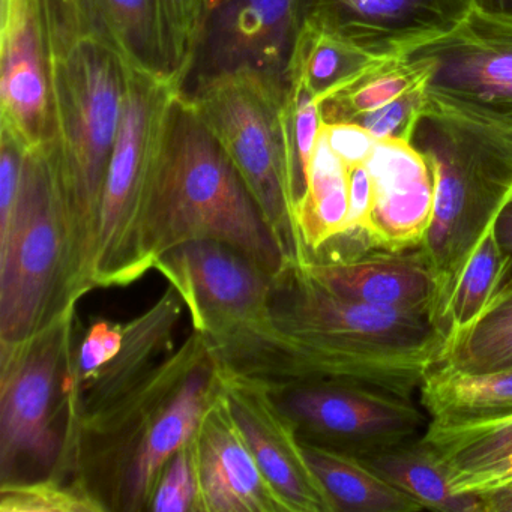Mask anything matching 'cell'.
Returning a JSON list of instances; mask_svg holds the SVG:
<instances>
[{
    "mask_svg": "<svg viewBox=\"0 0 512 512\" xmlns=\"http://www.w3.org/2000/svg\"><path fill=\"white\" fill-rule=\"evenodd\" d=\"M473 4L494 13L509 14L512 16V0H473Z\"/></svg>",
    "mask_w": 512,
    "mask_h": 512,
    "instance_id": "41",
    "label": "cell"
},
{
    "mask_svg": "<svg viewBox=\"0 0 512 512\" xmlns=\"http://www.w3.org/2000/svg\"><path fill=\"white\" fill-rule=\"evenodd\" d=\"M73 226L52 149L25 151L19 197L0 230V346H14L76 308Z\"/></svg>",
    "mask_w": 512,
    "mask_h": 512,
    "instance_id": "5",
    "label": "cell"
},
{
    "mask_svg": "<svg viewBox=\"0 0 512 512\" xmlns=\"http://www.w3.org/2000/svg\"><path fill=\"white\" fill-rule=\"evenodd\" d=\"M161 44L170 73L185 77L208 10L206 0H155Z\"/></svg>",
    "mask_w": 512,
    "mask_h": 512,
    "instance_id": "33",
    "label": "cell"
},
{
    "mask_svg": "<svg viewBox=\"0 0 512 512\" xmlns=\"http://www.w3.org/2000/svg\"><path fill=\"white\" fill-rule=\"evenodd\" d=\"M434 71L428 88L512 113V16L472 4L451 28L410 50Z\"/></svg>",
    "mask_w": 512,
    "mask_h": 512,
    "instance_id": "12",
    "label": "cell"
},
{
    "mask_svg": "<svg viewBox=\"0 0 512 512\" xmlns=\"http://www.w3.org/2000/svg\"><path fill=\"white\" fill-rule=\"evenodd\" d=\"M301 26L298 0H217L203 17L182 89L239 73L290 83Z\"/></svg>",
    "mask_w": 512,
    "mask_h": 512,
    "instance_id": "11",
    "label": "cell"
},
{
    "mask_svg": "<svg viewBox=\"0 0 512 512\" xmlns=\"http://www.w3.org/2000/svg\"><path fill=\"white\" fill-rule=\"evenodd\" d=\"M124 341V326L110 322H97L91 326L73 368V385L88 380L101 370L107 362L112 361Z\"/></svg>",
    "mask_w": 512,
    "mask_h": 512,
    "instance_id": "36",
    "label": "cell"
},
{
    "mask_svg": "<svg viewBox=\"0 0 512 512\" xmlns=\"http://www.w3.org/2000/svg\"><path fill=\"white\" fill-rule=\"evenodd\" d=\"M107 37L119 52L148 70H167L155 0H97Z\"/></svg>",
    "mask_w": 512,
    "mask_h": 512,
    "instance_id": "29",
    "label": "cell"
},
{
    "mask_svg": "<svg viewBox=\"0 0 512 512\" xmlns=\"http://www.w3.org/2000/svg\"><path fill=\"white\" fill-rule=\"evenodd\" d=\"M301 446L308 466L325 488L337 512H415L424 509L355 455L302 437Z\"/></svg>",
    "mask_w": 512,
    "mask_h": 512,
    "instance_id": "23",
    "label": "cell"
},
{
    "mask_svg": "<svg viewBox=\"0 0 512 512\" xmlns=\"http://www.w3.org/2000/svg\"><path fill=\"white\" fill-rule=\"evenodd\" d=\"M148 511L203 512L196 437L182 446L164 466Z\"/></svg>",
    "mask_w": 512,
    "mask_h": 512,
    "instance_id": "34",
    "label": "cell"
},
{
    "mask_svg": "<svg viewBox=\"0 0 512 512\" xmlns=\"http://www.w3.org/2000/svg\"><path fill=\"white\" fill-rule=\"evenodd\" d=\"M196 443L203 512H292L251 454L223 395L203 419Z\"/></svg>",
    "mask_w": 512,
    "mask_h": 512,
    "instance_id": "19",
    "label": "cell"
},
{
    "mask_svg": "<svg viewBox=\"0 0 512 512\" xmlns=\"http://www.w3.org/2000/svg\"><path fill=\"white\" fill-rule=\"evenodd\" d=\"M484 512H512V487L482 497Z\"/></svg>",
    "mask_w": 512,
    "mask_h": 512,
    "instance_id": "40",
    "label": "cell"
},
{
    "mask_svg": "<svg viewBox=\"0 0 512 512\" xmlns=\"http://www.w3.org/2000/svg\"><path fill=\"white\" fill-rule=\"evenodd\" d=\"M317 284L349 301L430 317L436 298V278L421 248L374 250L365 256L338 257L299 263ZM431 320V319H430Z\"/></svg>",
    "mask_w": 512,
    "mask_h": 512,
    "instance_id": "17",
    "label": "cell"
},
{
    "mask_svg": "<svg viewBox=\"0 0 512 512\" xmlns=\"http://www.w3.org/2000/svg\"><path fill=\"white\" fill-rule=\"evenodd\" d=\"M374 184V208L365 247L418 250L434 209L433 170L407 140H380L367 160Z\"/></svg>",
    "mask_w": 512,
    "mask_h": 512,
    "instance_id": "16",
    "label": "cell"
},
{
    "mask_svg": "<svg viewBox=\"0 0 512 512\" xmlns=\"http://www.w3.org/2000/svg\"><path fill=\"white\" fill-rule=\"evenodd\" d=\"M511 259L500 245L496 223L488 227L461 269L440 320L446 338V356L484 314L511 272ZM445 362V361H443Z\"/></svg>",
    "mask_w": 512,
    "mask_h": 512,
    "instance_id": "28",
    "label": "cell"
},
{
    "mask_svg": "<svg viewBox=\"0 0 512 512\" xmlns=\"http://www.w3.org/2000/svg\"><path fill=\"white\" fill-rule=\"evenodd\" d=\"M322 128L332 151L346 166L367 163L377 140L365 128L350 122H335V124L322 122Z\"/></svg>",
    "mask_w": 512,
    "mask_h": 512,
    "instance_id": "38",
    "label": "cell"
},
{
    "mask_svg": "<svg viewBox=\"0 0 512 512\" xmlns=\"http://www.w3.org/2000/svg\"><path fill=\"white\" fill-rule=\"evenodd\" d=\"M184 310L181 295L169 283L148 311L122 325L124 341L112 361L80 385L70 380L67 434L127 394L161 361L158 356L169 355L173 332Z\"/></svg>",
    "mask_w": 512,
    "mask_h": 512,
    "instance_id": "20",
    "label": "cell"
},
{
    "mask_svg": "<svg viewBox=\"0 0 512 512\" xmlns=\"http://www.w3.org/2000/svg\"><path fill=\"white\" fill-rule=\"evenodd\" d=\"M349 176V217L344 236H355L365 245L374 208V184L367 163L347 166Z\"/></svg>",
    "mask_w": 512,
    "mask_h": 512,
    "instance_id": "37",
    "label": "cell"
},
{
    "mask_svg": "<svg viewBox=\"0 0 512 512\" xmlns=\"http://www.w3.org/2000/svg\"><path fill=\"white\" fill-rule=\"evenodd\" d=\"M221 364V362H220ZM223 367L224 404L251 454L292 512H337L308 466L292 419L265 383Z\"/></svg>",
    "mask_w": 512,
    "mask_h": 512,
    "instance_id": "13",
    "label": "cell"
},
{
    "mask_svg": "<svg viewBox=\"0 0 512 512\" xmlns=\"http://www.w3.org/2000/svg\"><path fill=\"white\" fill-rule=\"evenodd\" d=\"M443 364L470 371L512 365V277L500 286L484 314L455 344Z\"/></svg>",
    "mask_w": 512,
    "mask_h": 512,
    "instance_id": "30",
    "label": "cell"
},
{
    "mask_svg": "<svg viewBox=\"0 0 512 512\" xmlns=\"http://www.w3.org/2000/svg\"><path fill=\"white\" fill-rule=\"evenodd\" d=\"M422 443L455 494L479 499L512 487V412L463 422L428 421Z\"/></svg>",
    "mask_w": 512,
    "mask_h": 512,
    "instance_id": "21",
    "label": "cell"
},
{
    "mask_svg": "<svg viewBox=\"0 0 512 512\" xmlns=\"http://www.w3.org/2000/svg\"><path fill=\"white\" fill-rule=\"evenodd\" d=\"M299 2V11H301L302 22H304L305 16H307L308 11H310L311 5H313V0H298Z\"/></svg>",
    "mask_w": 512,
    "mask_h": 512,
    "instance_id": "42",
    "label": "cell"
},
{
    "mask_svg": "<svg viewBox=\"0 0 512 512\" xmlns=\"http://www.w3.org/2000/svg\"><path fill=\"white\" fill-rule=\"evenodd\" d=\"M0 130L25 151L53 142L50 59L35 0H0Z\"/></svg>",
    "mask_w": 512,
    "mask_h": 512,
    "instance_id": "14",
    "label": "cell"
},
{
    "mask_svg": "<svg viewBox=\"0 0 512 512\" xmlns=\"http://www.w3.org/2000/svg\"><path fill=\"white\" fill-rule=\"evenodd\" d=\"M410 142L433 170V218L421 251L436 278L430 319L440 331L461 269L512 197V113L428 88Z\"/></svg>",
    "mask_w": 512,
    "mask_h": 512,
    "instance_id": "2",
    "label": "cell"
},
{
    "mask_svg": "<svg viewBox=\"0 0 512 512\" xmlns=\"http://www.w3.org/2000/svg\"><path fill=\"white\" fill-rule=\"evenodd\" d=\"M182 86L179 74L148 70L127 59L121 121L101 202L95 289L128 286L148 272L142 254L143 217Z\"/></svg>",
    "mask_w": 512,
    "mask_h": 512,
    "instance_id": "7",
    "label": "cell"
},
{
    "mask_svg": "<svg viewBox=\"0 0 512 512\" xmlns=\"http://www.w3.org/2000/svg\"><path fill=\"white\" fill-rule=\"evenodd\" d=\"M76 308L14 346H0V482L23 472L62 478L65 433L56 427L68 409Z\"/></svg>",
    "mask_w": 512,
    "mask_h": 512,
    "instance_id": "8",
    "label": "cell"
},
{
    "mask_svg": "<svg viewBox=\"0 0 512 512\" xmlns=\"http://www.w3.org/2000/svg\"><path fill=\"white\" fill-rule=\"evenodd\" d=\"M358 458L422 508L484 512L479 497L461 496L452 491L442 464L419 437Z\"/></svg>",
    "mask_w": 512,
    "mask_h": 512,
    "instance_id": "26",
    "label": "cell"
},
{
    "mask_svg": "<svg viewBox=\"0 0 512 512\" xmlns=\"http://www.w3.org/2000/svg\"><path fill=\"white\" fill-rule=\"evenodd\" d=\"M49 59L82 41H109L97 0H35Z\"/></svg>",
    "mask_w": 512,
    "mask_h": 512,
    "instance_id": "32",
    "label": "cell"
},
{
    "mask_svg": "<svg viewBox=\"0 0 512 512\" xmlns=\"http://www.w3.org/2000/svg\"><path fill=\"white\" fill-rule=\"evenodd\" d=\"M272 320L215 358L275 385L346 383L406 398L445 361L446 338L427 314L340 298L299 265L275 280Z\"/></svg>",
    "mask_w": 512,
    "mask_h": 512,
    "instance_id": "1",
    "label": "cell"
},
{
    "mask_svg": "<svg viewBox=\"0 0 512 512\" xmlns=\"http://www.w3.org/2000/svg\"><path fill=\"white\" fill-rule=\"evenodd\" d=\"M155 269L178 290L194 331L212 350L274 325L277 278L230 245L209 239L185 242L167 251Z\"/></svg>",
    "mask_w": 512,
    "mask_h": 512,
    "instance_id": "9",
    "label": "cell"
},
{
    "mask_svg": "<svg viewBox=\"0 0 512 512\" xmlns=\"http://www.w3.org/2000/svg\"><path fill=\"white\" fill-rule=\"evenodd\" d=\"M496 235L497 239H499L500 245H502L503 250H505V253L508 254L509 259H511L512 265V200L511 202L506 203L505 208L502 209L499 217H497ZM511 277L512 266L508 278ZM508 278H506V280H508Z\"/></svg>",
    "mask_w": 512,
    "mask_h": 512,
    "instance_id": "39",
    "label": "cell"
},
{
    "mask_svg": "<svg viewBox=\"0 0 512 512\" xmlns=\"http://www.w3.org/2000/svg\"><path fill=\"white\" fill-rule=\"evenodd\" d=\"M202 239L236 248L275 278L293 266L235 164L182 89L173 103L143 217L146 268L155 269L178 245Z\"/></svg>",
    "mask_w": 512,
    "mask_h": 512,
    "instance_id": "3",
    "label": "cell"
},
{
    "mask_svg": "<svg viewBox=\"0 0 512 512\" xmlns=\"http://www.w3.org/2000/svg\"><path fill=\"white\" fill-rule=\"evenodd\" d=\"M127 58L109 41H82L50 58V145L73 226L74 295L95 290L94 263L107 170L121 121Z\"/></svg>",
    "mask_w": 512,
    "mask_h": 512,
    "instance_id": "4",
    "label": "cell"
},
{
    "mask_svg": "<svg viewBox=\"0 0 512 512\" xmlns=\"http://www.w3.org/2000/svg\"><path fill=\"white\" fill-rule=\"evenodd\" d=\"M473 0H313L307 16L380 55L404 52L451 28Z\"/></svg>",
    "mask_w": 512,
    "mask_h": 512,
    "instance_id": "18",
    "label": "cell"
},
{
    "mask_svg": "<svg viewBox=\"0 0 512 512\" xmlns=\"http://www.w3.org/2000/svg\"><path fill=\"white\" fill-rule=\"evenodd\" d=\"M383 56L343 32L305 17L293 53L290 82L301 83L322 101Z\"/></svg>",
    "mask_w": 512,
    "mask_h": 512,
    "instance_id": "25",
    "label": "cell"
},
{
    "mask_svg": "<svg viewBox=\"0 0 512 512\" xmlns=\"http://www.w3.org/2000/svg\"><path fill=\"white\" fill-rule=\"evenodd\" d=\"M433 71V64L428 59L409 53H391L376 59L320 101L322 122H355L412 89L430 86Z\"/></svg>",
    "mask_w": 512,
    "mask_h": 512,
    "instance_id": "24",
    "label": "cell"
},
{
    "mask_svg": "<svg viewBox=\"0 0 512 512\" xmlns=\"http://www.w3.org/2000/svg\"><path fill=\"white\" fill-rule=\"evenodd\" d=\"M206 2H208V8L211 7L212 4H215V2H217V0H206ZM208 11V10H206Z\"/></svg>",
    "mask_w": 512,
    "mask_h": 512,
    "instance_id": "43",
    "label": "cell"
},
{
    "mask_svg": "<svg viewBox=\"0 0 512 512\" xmlns=\"http://www.w3.org/2000/svg\"><path fill=\"white\" fill-rule=\"evenodd\" d=\"M428 85L419 86L395 98L376 112L361 116L350 124L365 128L377 142L380 140H412L413 131L427 101Z\"/></svg>",
    "mask_w": 512,
    "mask_h": 512,
    "instance_id": "35",
    "label": "cell"
},
{
    "mask_svg": "<svg viewBox=\"0 0 512 512\" xmlns=\"http://www.w3.org/2000/svg\"><path fill=\"white\" fill-rule=\"evenodd\" d=\"M263 383L302 439L355 457L418 439L427 428L415 398L346 383Z\"/></svg>",
    "mask_w": 512,
    "mask_h": 512,
    "instance_id": "10",
    "label": "cell"
},
{
    "mask_svg": "<svg viewBox=\"0 0 512 512\" xmlns=\"http://www.w3.org/2000/svg\"><path fill=\"white\" fill-rule=\"evenodd\" d=\"M211 349V347H209ZM223 367L212 350L190 371L128 461L110 502V511H148L155 484L170 458L199 433L203 419L220 400Z\"/></svg>",
    "mask_w": 512,
    "mask_h": 512,
    "instance_id": "15",
    "label": "cell"
},
{
    "mask_svg": "<svg viewBox=\"0 0 512 512\" xmlns=\"http://www.w3.org/2000/svg\"><path fill=\"white\" fill-rule=\"evenodd\" d=\"M418 403L431 422H463L512 412V365L470 371L443 364L427 374Z\"/></svg>",
    "mask_w": 512,
    "mask_h": 512,
    "instance_id": "22",
    "label": "cell"
},
{
    "mask_svg": "<svg viewBox=\"0 0 512 512\" xmlns=\"http://www.w3.org/2000/svg\"><path fill=\"white\" fill-rule=\"evenodd\" d=\"M185 94L235 164L290 265L310 259L296 214L290 83L239 73Z\"/></svg>",
    "mask_w": 512,
    "mask_h": 512,
    "instance_id": "6",
    "label": "cell"
},
{
    "mask_svg": "<svg viewBox=\"0 0 512 512\" xmlns=\"http://www.w3.org/2000/svg\"><path fill=\"white\" fill-rule=\"evenodd\" d=\"M0 512H106L79 482L58 476L0 482Z\"/></svg>",
    "mask_w": 512,
    "mask_h": 512,
    "instance_id": "31",
    "label": "cell"
},
{
    "mask_svg": "<svg viewBox=\"0 0 512 512\" xmlns=\"http://www.w3.org/2000/svg\"><path fill=\"white\" fill-rule=\"evenodd\" d=\"M511 200H512V197H511ZM511 200H509V202H511Z\"/></svg>",
    "mask_w": 512,
    "mask_h": 512,
    "instance_id": "44",
    "label": "cell"
},
{
    "mask_svg": "<svg viewBox=\"0 0 512 512\" xmlns=\"http://www.w3.org/2000/svg\"><path fill=\"white\" fill-rule=\"evenodd\" d=\"M298 224L308 254L317 253L346 233L349 217L347 166L332 151L320 130L304 197L298 203Z\"/></svg>",
    "mask_w": 512,
    "mask_h": 512,
    "instance_id": "27",
    "label": "cell"
}]
</instances>
